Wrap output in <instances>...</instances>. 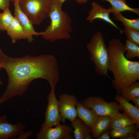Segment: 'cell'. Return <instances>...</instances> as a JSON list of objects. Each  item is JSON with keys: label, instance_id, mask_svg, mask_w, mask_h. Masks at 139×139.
<instances>
[{"label": "cell", "instance_id": "ba28073f", "mask_svg": "<svg viewBox=\"0 0 139 139\" xmlns=\"http://www.w3.org/2000/svg\"><path fill=\"white\" fill-rule=\"evenodd\" d=\"M58 101L60 122L64 123L66 119L72 122L78 117L76 108L78 101L76 97L62 93L60 95Z\"/></svg>", "mask_w": 139, "mask_h": 139}, {"label": "cell", "instance_id": "836d02e7", "mask_svg": "<svg viewBox=\"0 0 139 139\" xmlns=\"http://www.w3.org/2000/svg\"><path fill=\"white\" fill-rule=\"evenodd\" d=\"M2 68V67H1V63H0V71L1 70V69ZM3 84V82L2 81V80H1L0 77V85H2V84Z\"/></svg>", "mask_w": 139, "mask_h": 139}, {"label": "cell", "instance_id": "5b68a950", "mask_svg": "<svg viewBox=\"0 0 139 139\" xmlns=\"http://www.w3.org/2000/svg\"><path fill=\"white\" fill-rule=\"evenodd\" d=\"M52 0H19V6L33 25H39L48 17Z\"/></svg>", "mask_w": 139, "mask_h": 139}, {"label": "cell", "instance_id": "7402d4cb", "mask_svg": "<svg viewBox=\"0 0 139 139\" xmlns=\"http://www.w3.org/2000/svg\"><path fill=\"white\" fill-rule=\"evenodd\" d=\"M139 128L134 124L123 128L110 130L109 133L112 138H119L120 139L128 134L138 130Z\"/></svg>", "mask_w": 139, "mask_h": 139}, {"label": "cell", "instance_id": "d6986e66", "mask_svg": "<svg viewBox=\"0 0 139 139\" xmlns=\"http://www.w3.org/2000/svg\"><path fill=\"white\" fill-rule=\"evenodd\" d=\"M120 95L129 102L134 97H139V82L135 81L129 86L124 88Z\"/></svg>", "mask_w": 139, "mask_h": 139}, {"label": "cell", "instance_id": "ac0fdd59", "mask_svg": "<svg viewBox=\"0 0 139 139\" xmlns=\"http://www.w3.org/2000/svg\"><path fill=\"white\" fill-rule=\"evenodd\" d=\"M131 118L124 113L119 114L111 118L109 130L124 127L134 124Z\"/></svg>", "mask_w": 139, "mask_h": 139}, {"label": "cell", "instance_id": "f546056e", "mask_svg": "<svg viewBox=\"0 0 139 139\" xmlns=\"http://www.w3.org/2000/svg\"><path fill=\"white\" fill-rule=\"evenodd\" d=\"M131 100L134 103L135 106L139 109V97H136L133 98Z\"/></svg>", "mask_w": 139, "mask_h": 139}, {"label": "cell", "instance_id": "e575fe53", "mask_svg": "<svg viewBox=\"0 0 139 139\" xmlns=\"http://www.w3.org/2000/svg\"><path fill=\"white\" fill-rule=\"evenodd\" d=\"M13 0H10V1H13Z\"/></svg>", "mask_w": 139, "mask_h": 139}, {"label": "cell", "instance_id": "8fae6325", "mask_svg": "<svg viewBox=\"0 0 139 139\" xmlns=\"http://www.w3.org/2000/svg\"><path fill=\"white\" fill-rule=\"evenodd\" d=\"M21 122L14 124L9 123L7 116L0 117V139H15L25 128Z\"/></svg>", "mask_w": 139, "mask_h": 139}, {"label": "cell", "instance_id": "484cf974", "mask_svg": "<svg viewBox=\"0 0 139 139\" xmlns=\"http://www.w3.org/2000/svg\"><path fill=\"white\" fill-rule=\"evenodd\" d=\"M32 132L31 131H25L23 130L20 133L17 139H27L31 136L32 134Z\"/></svg>", "mask_w": 139, "mask_h": 139}, {"label": "cell", "instance_id": "277c9868", "mask_svg": "<svg viewBox=\"0 0 139 139\" xmlns=\"http://www.w3.org/2000/svg\"><path fill=\"white\" fill-rule=\"evenodd\" d=\"M90 55V59L95 65L97 74L110 78L108 74L109 57L103 34L97 32L92 37L87 46Z\"/></svg>", "mask_w": 139, "mask_h": 139}, {"label": "cell", "instance_id": "1f68e13d", "mask_svg": "<svg viewBox=\"0 0 139 139\" xmlns=\"http://www.w3.org/2000/svg\"><path fill=\"white\" fill-rule=\"evenodd\" d=\"M88 0H76V2L79 4L86 3Z\"/></svg>", "mask_w": 139, "mask_h": 139}, {"label": "cell", "instance_id": "30bf717a", "mask_svg": "<svg viewBox=\"0 0 139 139\" xmlns=\"http://www.w3.org/2000/svg\"><path fill=\"white\" fill-rule=\"evenodd\" d=\"M19 0H13L14 6V14L22 26L24 32L26 39L30 43L33 40V36L42 35V32L36 31L32 24L27 16L22 12L19 4Z\"/></svg>", "mask_w": 139, "mask_h": 139}, {"label": "cell", "instance_id": "d6a6232c", "mask_svg": "<svg viewBox=\"0 0 139 139\" xmlns=\"http://www.w3.org/2000/svg\"><path fill=\"white\" fill-rule=\"evenodd\" d=\"M55 0L58 1L59 3L61 4H63V3L64 2L66 1V0Z\"/></svg>", "mask_w": 139, "mask_h": 139}, {"label": "cell", "instance_id": "4fadbf2b", "mask_svg": "<svg viewBox=\"0 0 139 139\" xmlns=\"http://www.w3.org/2000/svg\"><path fill=\"white\" fill-rule=\"evenodd\" d=\"M115 99L119 104L124 113L128 116L139 128V109L126 100L120 94L116 95Z\"/></svg>", "mask_w": 139, "mask_h": 139}, {"label": "cell", "instance_id": "83f0119b", "mask_svg": "<svg viewBox=\"0 0 139 139\" xmlns=\"http://www.w3.org/2000/svg\"><path fill=\"white\" fill-rule=\"evenodd\" d=\"M110 136L108 131L103 132L97 138L98 139H109Z\"/></svg>", "mask_w": 139, "mask_h": 139}, {"label": "cell", "instance_id": "9a60e30c", "mask_svg": "<svg viewBox=\"0 0 139 139\" xmlns=\"http://www.w3.org/2000/svg\"><path fill=\"white\" fill-rule=\"evenodd\" d=\"M6 31L11 39L12 44H14L18 40L26 39L23 29L15 16L12 22Z\"/></svg>", "mask_w": 139, "mask_h": 139}, {"label": "cell", "instance_id": "8992f818", "mask_svg": "<svg viewBox=\"0 0 139 139\" xmlns=\"http://www.w3.org/2000/svg\"><path fill=\"white\" fill-rule=\"evenodd\" d=\"M86 108L92 109L99 116H108L111 118L120 113L123 110L118 102H106L103 98L98 96L89 97L82 102Z\"/></svg>", "mask_w": 139, "mask_h": 139}, {"label": "cell", "instance_id": "f1b7e54d", "mask_svg": "<svg viewBox=\"0 0 139 139\" xmlns=\"http://www.w3.org/2000/svg\"><path fill=\"white\" fill-rule=\"evenodd\" d=\"M120 139H136L133 132L130 133Z\"/></svg>", "mask_w": 139, "mask_h": 139}, {"label": "cell", "instance_id": "6da1fadb", "mask_svg": "<svg viewBox=\"0 0 139 139\" xmlns=\"http://www.w3.org/2000/svg\"><path fill=\"white\" fill-rule=\"evenodd\" d=\"M0 62L8 77L6 89L0 98V104L15 96H22L36 79L47 80L51 89L55 90L59 76L57 60L53 55L12 58L0 48Z\"/></svg>", "mask_w": 139, "mask_h": 139}, {"label": "cell", "instance_id": "52a82bcc", "mask_svg": "<svg viewBox=\"0 0 139 139\" xmlns=\"http://www.w3.org/2000/svg\"><path fill=\"white\" fill-rule=\"evenodd\" d=\"M47 99L48 103L45 113V119L41 126L42 128H51L60 124L59 102L56 98L55 90L51 89Z\"/></svg>", "mask_w": 139, "mask_h": 139}, {"label": "cell", "instance_id": "e0dca14e", "mask_svg": "<svg viewBox=\"0 0 139 139\" xmlns=\"http://www.w3.org/2000/svg\"><path fill=\"white\" fill-rule=\"evenodd\" d=\"M110 119L108 116L98 117L91 128L93 137L97 139L103 132L108 130Z\"/></svg>", "mask_w": 139, "mask_h": 139}, {"label": "cell", "instance_id": "d4e9b609", "mask_svg": "<svg viewBox=\"0 0 139 139\" xmlns=\"http://www.w3.org/2000/svg\"><path fill=\"white\" fill-rule=\"evenodd\" d=\"M124 32L127 39L139 46V31L125 27L123 32Z\"/></svg>", "mask_w": 139, "mask_h": 139}, {"label": "cell", "instance_id": "5bb4252c", "mask_svg": "<svg viewBox=\"0 0 139 139\" xmlns=\"http://www.w3.org/2000/svg\"><path fill=\"white\" fill-rule=\"evenodd\" d=\"M76 108L78 117L91 129L99 116L92 109L83 106L80 101H77Z\"/></svg>", "mask_w": 139, "mask_h": 139}, {"label": "cell", "instance_id": "7c38bea8", "mask_svg": "<svg viewBox=\"0 0 139 139\" xmlns=\"http://www.w3.org/2000/svg\"><path fill=\"white\" fill-rule=\"evenodd\" d=\"M91 5L92 8L89 12V14L86 18L87 20L90 23H92L96 19H100L119 30L121 34L123 33V31L119 28L110 18L109 15L112 11L111 6L107 8H105L95 2L91 3Z\"/></svg>", "mask_w": 139, "mask_h": 139}, {"label": "cell", "instance_id": "cb8c5ba5", "mask_svg": "<svg viewBox=\"0 0 139 139\" xmlns=\"http://www.w3.org/2000/svg\"><path fill=\"white\" fill-rule=\"evenodd\" d=\"M14 18L9 8L7 7L0 13V30L4 31L12 22Z\"/></svg>", "mask_w": 139, "mask_h": 139}, {"label": "cell", "instance_id": "4316f807", "mask_svg": "<svg viewBox=\"0 0 139 139\" xmlns=\"http://www.w3.org/2000/svg\"><path fill=\"white\" fill-rule=\"evenodd\" d=\"M10 0H0V9L4 10L9 7Z\"/></svg>", "mask_w": 139, "mask_h": 139}, {"label": "cell", "instance_id": "9c48e42d", "mask_svg": "<svg viewBox=\"0 0 139 139\" xmlns=\"http://www.w3.org/2000/svg\"><path fill=\"white\" fill-rule=\"evenodd\" d=\"M73 128L63 123L54 128H40L36 134V139H71Z\"/></svg>", "mask_w": 139, "mask_h": 139}, {"label": "cell", "instance_id": "7a4b0ae2", "mask_svg": "<svg viewBox=\"0 0 139 139\" xmlns=\"http://www.w3.org/2000/svg\"><path fill=\"white\" fill-rule=\"evenodd\" d=\"M107 49L108 70L114 77L112 85L118 94H120L124 88L139 80V62L132 61L126 58L124 46L119 39H112Z\"/></svg>", "mask_w": 139, "mask_h": 139}, {"label": "cell", "instance_id": "603a6c76", "mask_svg": "<svg viewBox=\"0 0 139 139\" xmlns=\"http://www.w3.org/2000/svg\"><path fill=\"white\" fill-rule=\"evenodd\" d=\"M124 48L127 51L125 56L128 59L139 57V46L126 39Z\"/></svg>", "mask_w": 139, "mask_h": 139}, {"label": "cell", "instance_id": "3957f363", "mask_svg": "<svg viewBox=\"0 0 139 139\" xmlns=\"http://www.w3.org/2000/svg\"><path fill=\"white\" fill-rule=\"evenodd\" d=\"M62 4L57 1H52L49 15L50 24L44 31L42 32L43 38L50 42L71 38L70 33L72 30V19L69 15L62 10Z\"/></svg>", "mask_w": 139, "mask_h": 139}, {"label": "cell", "instance_id": "ffe728a7", "mask_svg": "<svg viewBox=\"0 0 139 139\" xmlns=\"http://www.w3.org/2000/svg\"><path fill=\"white\" fill-rule=\"evenodd\" d=\"M111 13L114 16V20L120 21L125 27L139 31V18L133 19H128L123 16L120 12L112 10Z\"/></svg>", "mask_w": 139, "mask_h": 139}, {"label": "cell", "instance_id": "4dcf8cb0", "mask_svg": "<svg viewBox=\"0 0 139 139\" xmlns=\"http://www.w3.org/2000/svg\"><path fill=\"white\" fill-rule=\"evenodd\" d=\"M133 133L136 139H139V131H138V130L133 132Z\"/></svg>", "mask_w": 139, "mask_h": 139}, {"label": "cell", "instance_id": "44dd1931", "mask_svg": "<svg viewBox=\"0 0 139 139\" xmlns=\"http://www.w3.org/2000/svg\"><path fill=\"white\" fill-rule=\"evenodd\" d=\"M109 2L111 5L112 10L120 12L126 11H131L139 15L138 8L129 7L127 4L126 0H99Z\"/></svg>", "mask_w": 139, "mask_h": 139}, {"label": "cell", "instance_id": "d590c367", "mask_svg": "<svg viewBox=\"0 0 139 139\" xmlns=\"http://www.w3.org/2000/svg\"></svg>", "mask_w": 139, "mask_h": 139}, {"label": "cell", "instance_id": "2e32d148", "mask_svg": "<svg viewBox=\"0 0 139 139\" xmlns=\"http://www.w3.org/2000/svg\"><path fill=\"white\" fill-rule=\"evenodd\" d=\"M71 122V125L74 128L72 132L75 139H86L91 134V129L79 118L77 117Z\"/></svg>", "mask_w": 139, "mask_h": 139}]
</instances>
